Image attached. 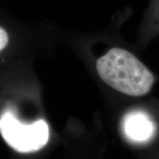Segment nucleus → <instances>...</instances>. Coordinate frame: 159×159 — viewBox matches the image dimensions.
Returning <instances> with one entry per match:
<instances>
[{
  "instance_id": "nucleus-3",
  "label": "nucleus",
  "mask_w": 159,
  "mask_h": 159,
  "mask_svg": "<svg viewBox=\"0 0 159 159\" xmlns=\"http://www.w3.org/2000/svg\"><path fill=\"white\" fill-rule=\"evenodd\" d=\"M125 135L134 142H147L152 139L157 127L149 115L142 111H133L125 115L122 122Z\"/></svg>"
},
{
  "instance_id": "nucleus-1",
  "label": "nucleus",
  "mask_w": 159,
  "mask_h": 159,
  "mask_svg": "<svg viewBox=\"0 0 159 159\" xmlns=\"http://www.w3.org/2000/svg\"><path fill=\"white\" fill-rule=\"evenodd\" d=\"M97 70L107 85L128 96H144L154 84L152 73L124 49L113 48L98 58Z\"/></svg>"
},
{
  "instance_id": "nucleus-4",
  "label": "nucleus",
  "mask_w": 159,
  "mask_h": 159,
  "mask_svg": "<svg viewBox=\"0 0 159 159\" xmlns=\"http://www.w3.org/2000/svg\"><path fill=\"white\" fill-rule=\"evenodd\" d=\"M10 44V34L8 30L0 25V57L4 54V52Z\"/></svg>"
},
{
  "instance_id": "nucleus-2",
  "label": "nucleus",
  "mask_w": 159,
  "mask_h": 159,
  "mask_svg": "<svg viewBox=\"0 0 159 159\" xmlns=\"http://www.w3.org/2000/svg\"><path fill=\"white\" fill-rule=\"evenodd\" d=\"M0 135L12 149L20 153H29L45 146L50 129L43 119L32 124L21 122L14 106L7 102L0 110Z\"/></svg>"
}]
</instances>
